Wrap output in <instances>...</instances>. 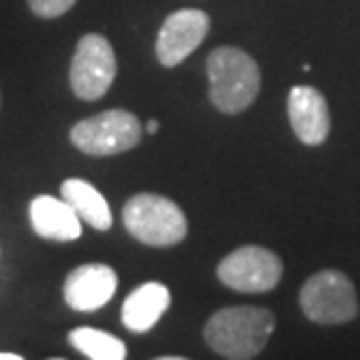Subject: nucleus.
<instances>
[{"mask_svg": "<svg viewBox=\"0 0 360 360\" xmlns=\"http://www.w3.org/2000/svg\"><path fill=\"white\" fill-rule=\"evenodd\" d=\"M300 309L319 326H344L358 316L356 285L337 269L319 271L300 290Z\"/></svg>", "mask_w": 360, "mask_h": 360, "instance_id": "nucleus-4", "label": "nucleus"}, {"mask_svg": "<svg viewBox=\"0 0 360 360\" xmlns=\"http://www.w3.org/2000/svg\"><path fill=\"white\" fill-rule=\"evenodd\" d=\"M117 290V274L101 262L80 264L68 274L63 283V300L73 311L89 314L105 307Z\"/></svg>", "mask_w": 360, "mask_h": 360, "instance_id": "nucleus-9", "label": "nucleus"}, {"mask_svg": "<svg viewBox=\"0 0 360 360\" xmlns=\"http://www.w3.org/2000/svg\"><path fill=\"white\" fill-rule=\"evenodd\" d=\"M61 197L75 208L80 220L89 222L98 232H108L112 227V213L105 197L96 187L82 178H68L61 183Z\"/></svg>", "mask_w": 360, "mask_h": 360, "instance_id": "nucleus-13", "label": "nucleus"}, {"mask_svg": "<svg viewBox=\"0 0 360 360\" xmlns=\"http://www.w3.org/2000/svg\"><path fill=\"white\" fill-rule=\"evenodd\" d=\"M117 75L115 49L103 35H82L70 61V89L82 101L103 98Z\"/></svg>", "mask_w": 360, "mask_h": 360, "instance_id": "nucleus-6", "label": "nucleus"}, {"mask_svg": "<svg viewBox=\"0 0 360 360\" xmlns=\"http://www.w3.org/2000/svg\"><path fill=\"white\" fill-rule=\"evenodd\" d=\"M211 31V19L201 10H178L169 14L155 42L157 59L164 68L183 63Z\"/></svg>", "mask_w": 360, "mask_h": 360, "instance_id": "nucleus-8", "label": "nucleus"}, {"mask_svg": "<svg viewBox=\"0 0 360 360\" xmlns=\"http://www.w3.org/2000/svg\"><path fill=\"white\" fill-rule=\"evenodd\" d=\"M146 129H148V134H157V131H160V122H157V120H150Z\"/></svg>", "mask_w": 360, "mask_h": 360, "instance_id": "nucleus-16", "label": "nucleus"}, {"mask_svg": "<svg viewBox=\"0 0 360 360\" xmlns=\"http://www.w3.org/2000/svg\"><path fill=\"white\" fill-rule=\"evenodd\" d=\"M215 274L222 285L236 292H267L283 276V262L269 248L241 246L222 257Z\"/></svg>", "mask_w": 360, "mask_h": 360, "instance_id": "nucleus-7", "label": "nucleus"}, {"mask_svg": "<svg viewBox=\"0 0 360 360\" xmlns=\"http://www.w3.org/2000/svg\"><path fill=\"white\" fill-rule=\"evenodd\" d=\"M31 225L47 241H75L82 236L80 215L66 199L40 194L31 201Z\"/></svg>", "mask_w": 360, "mask_h": 360, "instance_id": "nucleus-11", "label": "nucleus"}, {"mask_svg": "<svg viewBox=\"0 0 360 360\" xmlns=\"http://www.w3.org/2000/svg\"><path fill=\"white\" fill-rule=\"evenodd\" d=\"M75 3L77 0H28V7L42 19H56L61 14H66Z\"/></svg>", "mask_w": 360, "mask_h": 360, "instance_id": "nucleus-15", "label": "nucleus"}, {"mask_svg": "<svg viewBox=\"0 0 360 360\" xmlns=\"http://www.w3.org/2000/svg\"><path fill=\"white\" fill-rule=\"evenodd\" d=\"M276 316L264 307H225L206 321L204 340L222 358L250 360L267 347Z\"/></svg>", "mask_w": 360, "mask_h": 360, "instance_id": "nucleus-1", "label": "nucleus"}, {"mask_svg": "<svg viewBox=\"0 0 360 360\" xmlns=\"http://www.w3.org/2000/svg\"><path fill=\"white\" fill-rule=\"evenodd\" d=\"M143 127L139 117L122 108L98 112L94 117L80 120L70 129V143L84 155L112 157L129 153L141 143Z\"/></svg>", "mask_w": 360, "mask_h": 360, "instance_id": "nucleus-5", "label": "nucleus"}, {"mask_svg": "<svg viewBox=\"0 0 360 360\" xmlns=\"http://www.w3.org/2000/svg\"><path fill=\"white\" fill-rule=\"evenodd\" d=\"M208 98L225 115H239L255 103L262 87L257 61L241 47H215L206 59Z\"/></svg>", "mask_w": 360, "mask_h": 360, "instance_id": "nucleus-2", "label": "nucleus"}, {"mask_svg": "<svg viewBox=\"0 0 360 360\" xmlns=\"http://www.w3.org/2000/svg\"><path fill=\"white\" fill-rule=\"evenodd\" d=\"M70 347L77 349L91 360H124L127 358V347L124 342L117 340L110 333L96 328H75L68 333Z\"/></svg>", "mask_w": 360, "mask_h": 360, "instance_id": "nucleus-14", "label": "nucleus"}, {"mask_svg": "<svg viewBox=\"0 0 360 360\" xmlns=\"http://www.w3.org/2000/svg\"><path fill=\"white\" fill-rule=\"evenodd\" d=\"M0 360H21L19 354H0Z\"/></svg>", "mask_w": 360, "mask_h": 360, "instance_id": "nucleus-17", "label": "nucleus"}, {"mask_svg": "<svg viewBox=\"0 0 360 360\" xmlns=\"http://www.w3.org/2000/svg\"><path fill=\"white\" fill-rule=\"evenodd\" d=\"M122 222L136 241L148 246H176L187 236V218L176 201L162 194H134L122 208Z\"/></svg>", "mask_w": 360, "mask_h": 360, "instance_id": "nucleus-3", "label": "nucleus"}, {"mask_svg": "<svg viewBox=\"0 0 360 360\" xmlns=\"http://www.w3.org/2000/svg\"><path fill=\"white\" fill-rule=\"evenodd\" d=\"M288 120L295 136L304 146H323L330 136V110L326 96L307 84H297L288 94Z\"/></svg>", "mask_w": 360, "mask_h": 360, "instance_id": "nucleus-10", "label": "nucleus"}, {"mask_svg": "<svg viewBox=\"0 0 360 360\" xmlns=\"http://www.w3.org/2000/svg\"><path fill=\"white\" fill-rule=\"evenodd\" d=\"M171 307V292L167 285L150 281L139 285L122 304V323L131 333H148Z\"/></svg>", "mask_w": 360, "mask_h": 360, "instance_id": "nucleus-12", "label": "nucleus"}]
</instances>
